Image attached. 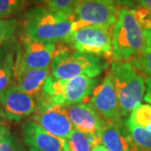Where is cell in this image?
<instances>
[{
	"mask_svg": "<svg viewBox=\"0 0 151 151\" xmlns=\"http://www.w3.org/2000/svg\"><path fill=\"white\" fill-rule=\"evenodd\" d=\"M145 84L147 85L145 94V101L148 103L151 104V78H145Z\"/></svg>",
	"mask_w": 151,
	"mask_h": 151,
	"instance_id": "25",
	"label": "cell"
},
{
	"mask_svg": "<svg viewBox=\"0 0 151 151\" xmlns=\"http://www.w3.org/2000/svg\"><path fill=\"white\" fill-rule=\"evenodd\" d=\"M32 119L49 133L64 139L74 129L65 106L52 102L42 93L36 97V108Z\"/></svg>",
	"mask_w": 151,
	"mask_h": 151,
	"instance_id": "9",
	"label": "cell"
},
{
	"mask_svg": "<svg viewBox=\"0 0 151 151\" xmlns=\"http://www.w3.org/2000/svg\"><path fill=\"white\" fill-rule=\"evenodd\" d=\"M4 52H5V50L4 49L0 48V62L3 60V58L4 57Z\"/></svg>",
	"mask_w": 151,
	"mask_h": 151,
	"instance_id": "31",
	"label": "cell"
},
{
	"mask_svg": "<svg viewBox=\"0 0 151 151\" xmlns=\"http://www.w3.org/2000/svg\"><path fill=\"white\" fill-rule=\"evenodd\" d=\"M0 151H19L15 139L9 132L0 140Z\"/></svg>",
	"mask_w": 151,
	"mask_h": 151,
	"instance_id": "24",
	"label": "cell"
},
{
	"mask_svg": "<svg viewBox=\"0 0 151 151\" xmlns=\"http://www.w3.org/2000/svg\"><path fill=\"white\" fill-rule=\"evenodd\" d=\"M22 131L29 151H68L65 139L49 133L34 120L22 124Z\"/></svg>",
	"mask_w": 151,
	"mask_h": 151,
	"instance_id": "12",
	"label": "cell"
},
{
	"mask_svg": "<svg viewBox=\"0 0 151 151\" xmlns=\"http://www.w3.org/2000/svg\"><path fill=\"white\" fill-rule=\"evenodd\" d=\"M146 39H147V45L151 46V26L145 29Z\"/></svg>",
	"mask_w": 151,
	"mask_h": 151,
	"instance_id": "29",
	"label": "cell"
},
{
	"mask_svg": "<svg viewBox=\"0 0 151 151\" xmlns=\"http://www.w3.org/2000/svg\"><path fill=\"white\" fill-rule=\"evenodd\" d=\"M0 117H4V111H3V108H2L1 103H0Z\"/></svg>",
	"mask_w": 151,
	"mask_h": 151,
	"instance_id": "32",
	"label": "cell"
},
{
	"mask_svg": "<svg viewBox=\"0 0 151 151\" xmlns=\"http://www.w3.org/2000/svg\"><path fill=\"white\" fill-rule=\"evenodd\" d=\"M140 71L145 78H151V46L146 45L145 50L138 57L130 60Z\"/></svg>",
	"mask_w": 151,
	"mask_h": 151,
	"instance_id": "20",
	"label": "cell"
},
{
	"mask_svg": "<svg viewBox=\"0 0 151 151\" xmlns=\"http://www.w3.org/2000/svg\"><path fill=\"white\" fill-rule=\"evenodd\" d=\"M76 30L74 17L49 7H36L24 16L25 37L37 41H65Z\"/></svg>",
	"mask_w": 151,
	"mask_h": 151,
	"instance_id": "1",
	"label": "cell"
},
{
	"mask_svg": "<svg viewBox=\"0 0 151 151\" xmlns=\"http://www.w3.org/2000/svg\"><path fill=\"white\" fill-rule=\"evenodd\" d=\"M8 132H9V129L6 127L5 125H4V124H0V140L3 139V137H4Z\"/></svg>",
	"mask_w": 151,
	"mask_h": 151,
	"instance_id": "28",
	"label": "cell"
},
{
	"mask_svg": "<svg viewBox=\"0 0 151 151\" xmlns=\"http://www.w3.org/2000/svg\"><path fill=\"white\" fill-rule=\"evenodd\" d=\"M113 59L130 61L145 50L147 45L145 28L136 15L134 9L120 8L113 28Z\"/></svg>",
	"mask_w": 151,
	"mask_h": 151,
	"instance_id": "2",
	"label": "cell"
},
{
	"mask_svg": "<svg viewBox=\"0 0 151 151\" xmlns=\"http://www.w3.org/2000/svg\"><path fill=\"white\" fill-rule=\"evenodd\" d=\"M105 68L100 56L81 52L57 55L50 65V75L56 79H69L78 76L97 77Z\"/></svg>",
	"mask_w": 151,
	"mask_h": 151,
	"instance_id": "5",
	"label": "cell"
},
{
	"mask_svg": "<svg viewBox=\"0 0 151 151\" xmlns=\"http://www.w3.org/2000/svg\"><path fill=\"white\" fill-rule=\"evenodd\" d=\"M65 108L75 129L86 134L101 136L105 119L102 118L91 103L82 102L65 106Z\"/></svg>",
	"mask_w": 151,
	"mask_h": 151,
	"instance_id": "13",
	"label": "cell"
},
{
	"mask_svg": "<svg viewBox=\"0 0 151 151\" xmlns=\"http://www.w3.org/2000/svg\"><path fill=\"white\" fill-rule=\"evenodd\" d=\"M68 151H91L101 144V136L94 134H86L73 129L67 139H65Z\"/></svg>",
	"mask_w": 151,
	"mask_h": 151,
	"instance_id": "16",
	"label": "cell"
},
{
	"mask_svg": "<svg viewBox=\"0 0 151 151\" xmlns=\"http://www.w3.org/2000/svg\"><path fill=\"white\" fill-rule=\"evenodd\" d=\"M26 0H0V19L11 16L22 9Z\"/></svg>",
	"mask_w": 151,
	"mask_h": 151,
	"instance_id": "23",
	"label": "cell"
},
{
	"mask_svg": "<svg viewBox=\"0 0 151 151\" xmlns=\"http://www.w3.org/2000/svg\"><path fill=\"white\" fill-rule=\"evenodd\" d=\"M119 5L126 6V7H134L135 4V0H116Z\"/></svg>",
	"mask_w": 151,
	"mask_h": 151,
	"instance_id": "27",
	"label": "cell"
},
{
	"mask_svg": "<svg viewBox=\"0 0 151 151\" xmlns=\"http://www.w3.org/2000/svg\"><path fill=\"white\" fill-rule=\"evenodd\" d=\"M0 124H1V123H0Z\"/></svg>",
	"mask_w": 151,
	"mask_h": 151,
	"instance_id": "33",
	"label": "cell"
},
{
	"mask_svg": "<svg viewBox=\"0 0 151 151\" xmlns=\"http://www.w3.org/2000/svg\"><path fill=\"white\" fill-rule=\"evenodd\" d=\"M50 67L45 69L22 68L16 62L14 84L21 91L36 98L41 93L44 84L50 75Z\"/></svg>",
	"mask_w": 151,
	"mask_h": 151,
	"instance_id": "14",
	"label": "cell"
},
{
	"mask_svg": "<svg viewBox=\"0 0 151 151\" xmlns=\"http://www.w3.org/2000/svg\"><path fill=\"white\" fill-rule=\"evenodd\" d=\"M110 73L117 92L121 114L123 117H127L145 97V77L132 61L113 60Z\"/></svg>",
	"mask_w": 151,
	"mask_h": 151,
	"instance_id": "3",
	"label": "cell"
},
{
	"mask_svg": "<svg viewBox=\"0 0 151 151\" xmlns=\"http://www.w3.org/2000/svg\"><path fill=\"white\" fill-rule=\"evenodd\" d=\"M135 4H139L141 7L151 11V0H135Z\"/></svg>",
	"mask_w": 151,
	"mask_h": 151,
	"instance_id": "26",
	"label": "cell"
},
{
	"mask_svg": "<svg viewBox=\"0 0 151 151\" xmlns=\"http://www.w3.org/2000/svg\"><path fill=\"white\" fill-rule=\"evenodd\" d=\"M90 98V103L105 120L117 121L122 119L119 100L113 77L108 72L103 81L95 86Z\"/></svg>",
	"mask_w": 151,
	"mask_h": 151,
	"instance_id": "10",
	"label": "cell"
},
{
	"mask_svg": "<svg viewBox=\"0 0 151 151\" xmlns=\"http://www.w3.org/2000/svg\"><path fill=\"white\" fill-rule=\"evenodd\" d=\"M23 46L16 62L19 66L28 69L49 68L57 55L70 51V45L65 41H37L28 37L23 39Z\"/></svg>",
	"mask_w": 151,
	"mask_h": 151,
	"instance_id": "7",
	"label": "cell"
},
{
	"mask_svg": "<svg viewBox=\"0 0 151 151\" xmlns=\"http://www.w3.org/2000/svg\"><path fill=\"white\" fill-rule=\"evenodd\" d=\"M91 151H110L108 149H107L104 145H103L102 144L98 145L96 147H94Z\"/></svg>",
	"mask_w": 151,
	"mask_h": 151,
	"instance_id": "30",
	"label": "cell"
},
{
	"mask_svg": "<svg viewBox=\"0 0 151 151\" xmlns=\"http://www.w3.org/2000/svg\"><path fill=\"white\" fill-rule=\"evenodd\" d=\"M101 144L110 151H130V138L126 122L105 120Z\"/></svg>",
	"mask_w": 151,
	"mask_h": 151,
	"instance_id": "15",
	"label": "cell"
},
{
	"mask_svg": "<svg viewBox=\"0 0 151 151\" xmlns=\"http://www.w3.org/2000/svg\"><path fill=\"white\" fill-rule=\"evenodd\" d=\"M51 9L63 12L73 17L74 9L78 0H42Z\"/></svg>",
	"mask_w": 151,
	"mask_h": 151,
	"instance_id": "22",
	"label": "cell"
},
{
	"mask_svg": "<svg viewBox=\"0 0 151 151\" xmlns=\"http://www.w3.org/2000/svg\"><path fill=\"white\" fill-rule=\"evenodd\" d=\"M116 0H78L74 9L76 30L86 25L113 28L117 21Z\"/></svg>",
	"mask_w": 151,
	"mask_h": 151,
	"instance_id": "8",
	"label": "cell"
},
{
	"mask_svg": "<svg viewBox=\"0 0 151 151\" xmlns=\"http://www.w3.org/2000/svg\"><path fill=\"white\" fill-rule=\"evenodd\" d=\"M0 103L4 118L15 122L33 114L36 108L35 97L21 91L14 84L0 92Z\"/></svg>",
	"mask_w": 151,
	"mask_h": 151,
	"instance_id": "11",
	"label": "cell"
},
{
	"mask_svg": "<svg viewBox=\"0 0 151 151\" xmlns=\"http://www.w3.org/2000/svg\"><path fill=\"white\" fill-rule=\"evenodd\" d=\"M17 58V57H16ZM16 60L14 53L9 52L0 62V92L8 86L14 84Z\"/></svg>",
	"mask_w": 151,
	"mask_h": 151,
	"instance_id": "18",
	"label": "cell"
},
{
	"mask_svg": "<svg viewBox=\"0 0 151 151\" xmlns=\"http://www.w3.org/2000/svg\"><path fill=\"white\" fill-rule=\"evenodd\" d=\"M130 138V151H151V132L126 121Z\"/></svg>",
	"mask_w": 151,
	"mask_h": 151,
	"instance_id": "17",
	"label": "cell"
},
{
	"mask_svg": "<svg viewBox=\"0 0 151 151\" xmlns=\"http://www.w3.org/2000/svg\"><path fill=\"white\" fill-rule=\"evenodd\" d=\"M128 121L151 132V105L139 104L131 112Z\"/></svg>",
	"mask_w": 151,
	"mask_h": 151,
	"instance_id": "19",
	"label": "cell"
},
{
	"mask_svg": "<svg viewBox=\"0 0 151 151\" xmlns=\"http://www.w3.org/2000/svg\"><path fill=\"white\" fill-rule=\"evenodd\" d=\"M113 28L86 25L74 31L65 42L77 52L113 58Z\"/></svg>",
	"mask_w": 151,
	"mask_h": 151,
	"instance_id": "6",
	"label": "cell"
},
{
	"mask_svg": "<svg viewBox=\"0 0 151 151\" xmlns=\"http://www.w3.org/2000/svg\"><path fill=\"white\" fill-rule=\"evenodd\" d=\"M96 77L78 76L69 79H56L50 75L41 93L50 100L64 106L85 102L98 83Z\"/></svg>",
	"mask_w": 151,
	"mask_h": 151,
	"instance_id": "4",
	"label": "cell"
},
{
	"mask_svg": "<svg viewBox=\"0 0 151 151\" xmlns=\"http://www.w3.org/2000/svg\"><path fill=\"white\" fill-rule=\"evenodd\" d=\"M18 27L19 21L15 19H0V47L13 39Z\"/></svg>",
	"mask_w": 151,
	"mask_h": 151,
	"instance_id": "21",
	"label": "cell"
}]
</instances>
